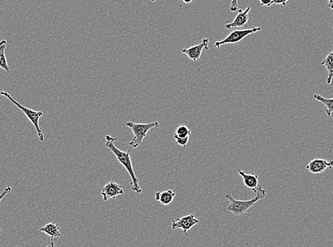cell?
<instances>
[{"label": "cell", "mask_w": 333, "mask_h": 247, "mask_svg": "<svg viewBox=\"0 0 333 247\" xmlns=\"http://www.w3.org/2000/svg\"><path fill=\"white\" fill-rule=\"evenodd\" d=\"M11 192V186L9 184H7V186H6V188L4 190V191L2 192L1 194H0V203L1 202L2 200L4 199L5 196H7L8 194H9Z\"/></svg>", "instance_id": "obj_19"}, {"label": "cell", "mask_w": 333, "mask_h": 247, "mask_svg": "<svg viewBox=\"0 0 333 247\" xmlns=\"http://www.w3.org/2000/svg\"><path fill=\"white\" fill-rule=\"evenodd\" d=\"M176 194L171 190L164 192H156L155 193L156 201L159 202L164 206H169L176 196Z\"/></svg>", "instance_id": "obj_13"}, {"label": "cell", "mask_w": 333, "mask_h": 247, "mask_svg": "<svg viewBox=\"0 0 333 247\" xmlns=\"http://www.w3.org/2000/svg\"><path fill=\"white\" fill-rule=\"evenodd\" d=\"M126 126L131 129L134 138L129 141V144L133 148H137L142 144L148 132L152 128H159V122H152L149 124H135L132 122H127Z\"/></svg>", "instance_id": "obj_4"}, {"label": "cell", "mask_w": 333, "mask_h": 247, "mask_svg": "<svg viewBox=\"0 0 333 247\" xmlns=\"http://www.w3.org/2000/svg\"><path fill=\"white\" fill-rule=\"evenodd\" d=\"M1 233H2V230H1V228H0V235L1 234Z\"/></svg>", "instance_id": "obj_25"}, {"label": "cell", "mask_w": 333, "mask_h": 247, "mask_svg": "<svg viewBox=\"0 0 333 247\" xmlns=\"http://www.w3.org/2000/svg\"><path fill=\"white\" fill-rule=\"evenodd\" d=\"M238 173L243 179L245 186L255 192L256 190L259 186L258 174L254 172H252V174H247L245 171H242L241 170H239Z\"/></svg>", "instance_id": "obj_11"}, {"label": "cell", "mask_w": 333, "mask_h": 247, "mask_svg": "<svg viewBox=\"0 0 333 247\" xmlns=\"http://www.w3.org/2000/svg\"><path fill=\"white\" fill-rule=\"evenodd\" d=\"M183 2L186 3V4H190L193 2V0H183Z\"/></svg>", "instance_id": "obj_24"}, {"label": "cell", "mask_w": 333, "mask_h": 247, "mask_svg": "<svg viewBox=\"0 0 333 247\" xmlns=\"http://www.w3.org/2000/svg\"><path fill=\"white\" fill-rule=\"evenodd\" d=\"M40 232L46 234L51 238V246H54V241L61 236L59 225L55 222L48 223L39 230Z\"/></svg>", "instance_id": "obj_12"}, {"label": "cell", "mask_w": 333, "mask_h": 247, "mask_svg": "<svg viewBox=\"0 0 333 247\" xmlns=\"http://www.w3.org/2000/svg\"><path fill=\"white\" fill-rule=\"evenodd\" d=\"M329 4H328V6L330 8V9L333 10V0H329Z\"/></svg>", "instance_id": "obj_23"}, {"label": "cell", "mask_w": 333, "mask_h": 247, "mask_svg": "<svg viewBox=\"0 0 333 247\" xmlns=\"http://www.w3.org/2000/svg\"><path fill=\"white\" fill-rule=\"evenodd\" d=\"M256 196L250 200H238L232 196L231 194H227L225 198L227 201H224L219 204L220 211L225 214H234L235 216H242L247 210H250L260 200L264 199L267 196L265 190L262 186H259L255 191Z\"/></svg>", "instance_id": "obj_1"}, {"label": "cell", "mask_w": 333, "mask_h": 247, "mask_svg": "<svg viewBox=\"0 0 333 247\" xmlns=\"http://www.w3.org/2000/svg\"><path fill=\"white\" fill-rule=\"evenodd\" d=\"M262 6L270 8L274 4V0H260Z\"/></svg>", "instance_id": "obj_21"}, {"label": "cell", "mask_w": 333, "mask_h": 247, "mask_svg": "<svg viewBox=\"0 0 333 247\" xmlns=\"http://www.w3.org/2000/svg\"><path fill=\"white\" fill-rule=\"evenodd\" d=\"M314 98L318 102L324 104L325 107H326V114H327L328 116L331 117L333 112V98H326L322 96L319 95V94H315L314 96Z\"/></svg>", "instance_id": "obj_16"}, {"label": "cell", "mask_w": 333, "mask_h": 247, "mask_svg": "<svg viewBox=\"0 0 333 247\" xmlns=\"http://www.w3.org/2000/svg\"><path fill=\"white\" fill-rule=\"evenodd\" d=\"M105 139L106 147L110 150L111 152L114 154L119 164L123 166L126 170L129 173L131 180H132L131 189L134 192L137 193V194H142V190L140 186H139V180L136 176L135 172H134V168H133L132 166V162L130 156L131 147L129 148L127 151H122L117 148L115 144H114V142L117 140L116 138L112 137L111 136H106Z\"/></svg>", "instance_id": "obj_2"}, {"label": "cell", "mask_w": 333, "mask_h": 247, "mask_svg": "<svg viewBox=\"0 0 333 247\" xmlns=\"http://www.w3.org/2000/svg\"><path fill=\"white\" fill-rule=\"evenodd\" d=\"M156 1H157V0H151V2H155Z\"/></svg>", "instance_id": "obj_26"}, {"label": "cell", "mask_w": 333, "mask_h": 247, "mask_svg": "<svg viewBox=\"0 0 333 247\" xmlns=\"http://www.w3.org/2000/svg\"><path fill=\"white\" fill-rule=\"evenodd\" d=\"M208 44H209V40L208 38H204L199 44L189 47V48H183L181 52L186 54L191 61L197 62L201 58L203 50H209Z\"/></svg>", "instance_id": "obj_9"}, {"label": "cell", "mask_w": 333, "mask_h": 247, "mask_svg": "<svg viewBox=\"0 0 333 247\" xmlns=\"http://www.w3.org/2000/svg\"><path fill=\"white\" fill-rule=\"evenodd\" d=\"M4 96L6 98L9 99L10 102H12L13 104H14L18 109L24 114V115L26 116V118L30 120V122L33 124V126H34L37 132V136H38V139L43 142L44 141L45 137L43 135V131H42L41 128L39 126V120L40 118L43 116V112H37V110H33V109L28 108L24 106L21 102L22 100H21V102H16L15 99L13 98V97L7 92H0V96Z\"/></svg>", "instance_id": "obj_3"}, {"label": "cell", "mask_w": 333, "mask_h": 247, "mask_svg": "<svg viewBox=\"0 0 333 247\" xmlns=\"http://www.w3.org/2000/svg\"><path fill=\"white\" fill-rule=\"evenodd\" d=\"M289 0H274V4H282L284 6H287V2H289Z\"/></svg>", "instance_id": "obj_22"}, {"label": "cell", "mask_w": 333, "mask_h": 247, "mask_svg": "<svg viewBox=\"0 0 333 247\" xmlns=\"http://www.w3.org/2000/svg\"><path fill=\"white\" fill-rule=\"evenodd\" d=\"M7 42L6 40H2L0 41V68L9 73L10 67L6 60L5 50H6Z\"/></svg>", "instance_id": "obj_15"}, {"label": "cell", "mask_w": 333, "mask_h": 247, "mask_svg": "<svg viewBox=\"0 0 333 247\" xmlns=\"http://www.w3.org/2000/svg\"><path fill=\"white\" fill-rule=\"evenodd\" d=\"M251 10V6H248L245 11L242 10H239L238 14L235 19L232 22L227 24L225 28L230 30L232 28H245L247 26L249 21V13Z\"/></svg>", "instance_id": "obj_10"}, {"label": "cell", "mask_w": 333, "mask_h": 247, "mask_svg": "<svg viewBox=\"0 0 333 247\" xmlns=\"http://www.w3.org/2000/svg\"><path fill=\"white\" fill-rule=\"evenodd\" d=\"M321 65H324L328 70V78L326 80L327 84H331L333 76V52H331L326 58L321 62Z\"/></svg>", "instance_id": "obj_14"}, {"label": "cell", "mask_w": 333, "mask_h": 247, "mask_svg": "<svg viewBox=\"0 0 333 247\" xmlns=\"http://www.w3.org/2000/svg\"><path fill=\"white\" fill-rule=\"evenodd\" d=\"M174 138L176 140V144H178V146H182V147L186 148L187 146L188 141H189V137L186 138H181L178 137V136L175 135L174 134Z\"/></svg>", "instance_id": "obj_18"}, {"label": "cell", "mask_w": 333, "mask_h": 247, "mask_svg": "<svg viewBox=\"0 0 333 247\" xmlns=\"http://www.w3.org/2000/svg\"><path fill=\"white\" fill-rule=\"evenodd\" d=\"M199 222V220L197 219L195 215L191 214L183 216V218H178L177 220H173L171 228L173 230L181 228L183 232L186 234V236H188V232Z\"/></svg>", "instance_id": "obj_6"}, {"label": "cell", "mask_w": 333, "mask_h": 247, "mask_svg": "<svg viewBox=\"0 0 333 247\" xmlns=\"http://www.w3.org/2000/svg\"><path fill=\"white\" fill-rule=\"evenodd\" d=\"M124 194L123 186L118 183L109 182L102 188L101 194L104 202H107L111 199H115L117 196Z\"/></svg>", "instance_id": "obj_7"}, {"label": "cell", "mask_w": 333, "mask_h": 247, "mask_svg": "<svg viewBox=\"0 0 333 247\" xmlns=\"http://www.w3.org/2000/svg\"><path fill=\"white\" fill-rule=\"evenodd\" d=\"M238 10V0H232L230 11L232 12H236Z\"/></svg>", "instance_id": "obj_20"}, {"label": "cell", "mask_w": 333, "mask_h": 247, "mask_svg": "<svg viewBox=\"0 0 333 247\" xmlns=\"http://www.w3.org/2000/svg\"><path fill=\"white\" fill-rule=\"evenodd\" d=\"M333 167V160L316 158L309 162V164L306 166V169L311 174H317L326 172L328 169H332Z\"/></svg>", "instance_id": "obj_8"}, {"label": "cell", "mask_w": 333, "mask_h": 247, "mask_svg": "<svg viewBox=\"0 0 333 247\" xmlns=\"http://www.w3.org/2000/svg\"><path fill=\"white\" fill-rule=\"evenodd\" d=\"M191 134V130L188 126L181 125L178 126L176 128L175 135L181 138L190 137Z\"/></svg>", "instance_id": "obj_17"}, {"label": "cell", "mask_w": 333, "mask_h": 247, "mask_svg": "<svg viewBox=\"0 0 333 247\" xmlns=\"http://www.w3.org/2000/svg\"><path fill=\"white\" fill-rule=\"evenodd\" d=\"M261 30H262V28H261L235 30V31H233V32L230 33L225 40L215 42V48H220V46H223V45L240 43L244 38H247L250 35L253 34L258 32Z\"/></svg>", "instance_id": "obj_5"}]
</instances>
